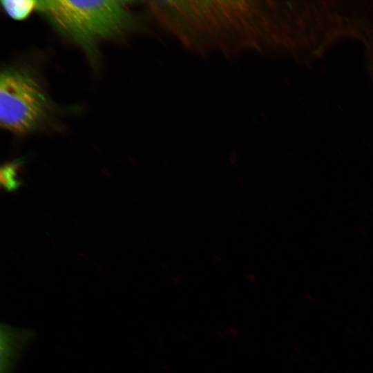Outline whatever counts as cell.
<instances>
[{
	"label": "cell",
	"instance_id": "1",
	"mask_svg": "<svg viewBox=\"0 0 373 373\" xmlns=\"http://www.w3.org/2000/svg\"><path fill=\"white\" fill-rule=\"evenodd\" d=\"M121 1H37L45 13L64 32L82 44H90L122 32L129 21Z\"/></svg>",
	"mask_w": 373,
	"mask_h": 373
},
{
	"label": "cell",
	"instance_id": "2",
	"mask_svg": "<svg viewBox=\"0 0 373 373\" xmlns=\"http://www.w3.org/2000/svg\"><path fill=\"white\" fill-rule=\"evenodd\" d=\"M48 100L39 84L28 73L6 69L0 77V123L2 128L23 134L44 120Z\"/></svg>",
	"mask_w": 373,
	"mask_h": 373
},
{
	"label": "cell",
	"instance_id": "3",
	"mask_svg": "<svg viewBox=\"0 0 373 373\" xmlns=\"http://www.w3.org/2000/svg\"><path fill=\"white\" fill-rule=\"evenodd\" d=\"M30 332L2 325L1 329V373H12L17 359L31 338Z\"/></svg>",
	"mask_w": 373,
	"mask_h": 373
},
{
	"label": "cell",
	"instance_id": "4",
	"mask_svg": "<svg viewBox=\"0 0 373 373\" xmlns=\"http://www.w3.org/2000/svg\"><path fill=\"white\" fill-rule=\"evenodd\" d=\"M1 3L9 17L15 20H22L37 8V1L3 0Z\"/></svg>",
	"mask_w": 373,
	"mask_h": 373
},
{
	"label": "cell",
	"instance_id": "5",
	"mask_svg": "<svg viewBox=\"0 0 373 373\" xmlns=\"http://www.w3.org/2000/svg\"><path fill=\"white\" fill-rule=\"evenodd\" d=\"M21 165L19 161L12 162L4 165L1 169V183L8 191L15 189L20 184L18 179V170Z\"/></svg>",
	"mask_w": 373,
	"mask_h": 373
},
{
	"label": "cell",
	"instance_id": "6",
	"mask_svg": "<svg viewBox=\"0 0 373 373\" xmlns=\"http://www.w3.org/2000/svg\"><path fill=\"white\" fill-rule=\"evenodd\" d=\"M363 39L365 44L366 66L373 82V28L370 29Z\"/></svg>",
	"mask_w": 373,
	"mask_h": 373
}]
</instances>
